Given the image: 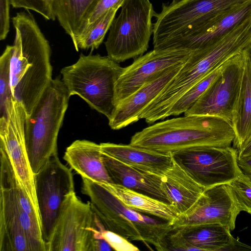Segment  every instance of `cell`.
<instances>
[{
    "mask_svg": "<svg viewBox=\"0 0 251 251\" xmlns=\"http://www.w3.org/2000/svg\"><path fill=\"white\" fill-rule=\"evenodd\" d=\"M15 29L10 66L13 98L28 116L52 80L51 49L33 15L22 11L12 18Z\"/></svg>",
    "mask_w": 251,
    "mask_h": 251,
    "instance_id": "obj_1",
    "label": "cell"
},
{
    "mask_svg": "<svg viewBox=\"0 0 251 251\" xmlns=\"http://www.w3.org/2000/svg\"><path fill=\"white\" fill-rule=\"evenodd\" d=\"M235 138L230 121L209 115H184L135 133L130 145L165 153L202 147H230Z\"/></svg>",
    "mask_w": 251,
    "mask_h": 251,
    "instance_id": "obj_2",
    "label": "cell"
},
{
    "mask_svg": "<svg viewBox=\"0 0 251 251\" xmlns=\"http://www.w3.org/2000/svg\"><path fill=\"white\" fill-rule=\"evenodd\" d=\"M82 179V193L89 198L93 210L106 229L129 241H141L149 248L150 244L157 251H165V239L173 229L170 223L128 208L99 183Z\"/></svg>",
    "mask_w": 251,
    "mask_h": 251,
    "instance_id": "obj_3",
    "label": "cell"
},
{
    "mask_svg": "<svg viewBox=\"0 0 251 251\" xmlns=\"http://www.w3.org/2000/svg\"><path fill=\"white\" fill-rule=\"evenodd\" d=\"M70 97L60 77L52 79L26 118L25 145L34 174L58 154V135Z\"/></svg>",
    "mask_w": 251,
    "mask_h": 251,
    "instance_id": "obj_4",
    "label": "cell"
},
{
    "mask_svg": "<svg viewBox=\"0 0 251 251\" xmlns=\"http://www.w3.org/2000/svg\"><path fill=\"white\" fill-rule=\"evenodd\" d=\"M123 70L107 55L81 54L61 74L70 96L77 95L109 120L116 108V85Z\"/></svg>",
    "mask_w": 251,
    "mask_h": 251,
    "instance_id": "obj_5",
    "label": "cell"
},
{
    "mask_svg": "<svg viewBox=\"0 0 251 251\" xmlns=\"http://www.w3.org/2000/svg\"><path fill=\"white\" fill-rule=\"evenodd\" d=\"M121 7L104 43L107 56L118 63L141 56L147 50L155 14L149 0H126Z\"/></svg>",
    "mask_w": 251,
    "mask_h": 251,
    "instance_id": "obj_6",
    "label": "cell"
},
{
    "mask_svg": "<svg viewBox=\"0 0 251 251\" xmlns=\"http://www.w3.org/2000/svg\"><path fill=\"white\" fill-rule=\"evenodd\" d=\"M247 0H173L155 12L153 44L192 33L232 6Z\"/></svg>",
    "mask_w": 251,
    "mask_h": 251,
    "instance_id": "obj_7",
    "label": "cell"
},
{
    "mask_svg": "<svg viewBox=\"0 0 251 251\" xmlns=\"http://www.w3.org/2000/svg\"><path fill=\"white\" fill-rule=\"evenodd\" d=\"M100 225L90 202L82 201L75 192L62 206L47 251H92L94 233Z\"/></svg>",
    "mask_w": 251,
    "mask_h": 251,
    "instance_id": "obj_8",
    "label": "cell"
},
{
    "mask_svg": "<svg viewBox=\"0 0 251 251\" xmlns=\"http://www.w3.org/2000/svg\"><path fill=\"white\" fill-rule=\"evenodd\" d=\"M34 183L42 237L47 246L65 201L75 192L72 170L62 163L58 154L54 155L34 174Z\"/></svg>",
    "mask_w": 251,
    "mask_h": 251,
    "instance_id": "obj_9",
    "label": "cell"
},
{
    "mask_svg": "<svg viewBox=\"0 0 251 251\" xmlns=\"http://www.w3.org/2000/svg\"><path fill=\"white\" fill-rule=\"evenodd\" d=\"M171 154L204 189L226 184L241 172L237 150L231 146L197 147Z\"/></svg>",
    "mask_w": 251,
    "mask_h": 251,
    "instance_id": "obj_10",
    "label": "cell"
},
{
    "mask_svg": "<svg viewBox=\"0 0 251 251\" xmlns=\"http://www.w3.org/2000/svg\"><path fill=\"white\" fill-rule=\"evenodd\" d=\"M243 50L226 61L219 75L184 115L213 116L231 122L243 77Z\"/></svg>",
    "mask_w": 251,
    "mask_h": 251,
    "instance_id": "obj_11",
    "label": "cell"
},
{
    "mask_svg": "<svg viewBox=\"0 0 251 251\" xmlns=\"http://www.w3.org/2000/svg\"><path fill=\"white\" fill-rule=\"evenodd\" d=\"M41 228L24 210L15 189L0 186V251H39L31 239Z\"/></svg>",
    "mask_w": 251,
    "mask_h": 251,
    "instance_id": "obj_12",
    "label": "cell"
},
{
    "mask_svg": "<svg viewBox=\"0 0 251 251\" xmlns=\"http://www.w3.org/2000/svg\"><path fill=\"white\" fill-rule=\"evenodd\" d=\"M193 51L154 50L139 56L124 70L116 85V106L169 68L185 62Z\"/></svg>",
    "mask_w": 251,
    "mask_h": 251,
    "instance_id": "obj_13",
    "label": "cell"
},
{
    "mask_svg": "<svg viewBox=\"0 0 251 251\" xmlns=\"http://www.w3.org/2000/svg\"><path fill=\"white\" fill-rule=\"evenodd\" d=\"M240 212L227 185L222 184L205 189L193 207L186 214L178 216L172 226L178 228L217 224L232 231Z\"/></svg>",
    "mask_w": 251,
    "mask_h": 251,
    "instance_id": "obj_14",
    "label": "cell"
},
{
    "mask_svg": "<svg viewBox=\"0 0 251 251\" xmlns=\"http://www.w3.org/2000/svg\"><path fill=\"white\" fill-rule=\"evenodd\" d=\"M251 16V0L235 5L206 23L201 32L186 37L168 39L153 45L154 50H208Z\"/></svg>",
    "mask_w": 251,
    "mask_h": 251,
    "instance_id": "obj_15",
    "label": "cell"
},
{
    "mask_svg": "<svg viewBox=\"0 0 251 251\" xmlns=\"http://www.w3.org/2000/svg\"><path fill=\"white\" fill-rule=\"evenodd\" d=\"M25 118L21 115L7 121L0 118V145L8 154L14 169L37 214L40 217L36 195L34 174L28 159L25 140Z\"/></svg>",
    "mask_w": 251,
    "mask_h": 251,
    "instance_id": "obj_16",
    "label": "cell"
},
{
    "mask_svg": "<svg viewBox=\"0 0 251 251\" xmlns=\"http://www.w3.org/2000/svg\"><path fill=\"white\" fill-rule=\"evenodd\" d=\"M184 63L166 70L119 103L112 118L108 120L110 128L119 130L140 120L144 110L162 92Z\"/></svg>",
    "mask_w": 251,
    "mask_h": 251,
    "instance_id": "obj_17",
    "label": "cell"
},
{
    "mask_svg": "<svg viewBox=\"0 0 251 251\" xmlns=\"http://www.w3.org/2000/svg\"><path fill=\"white\" fill-rule=\"evenodd\" d=\"M108 174L115 184L120 185L169 203L162 188V176L125 164L102 152Z\"/></svg>",
    "mask_w": 251,
    "mask_h": 251,
    "instance_id": "obj_18",
    "label": "cell"
},
{
    "mask_svg": "<svg viewBox=\"0 0 251 251\" xmlns=\"http://www.w3.org/2000/svg\"><path fill=\"white\" fill-rule=\"evenodd\" d=\"M63 159L82 178L98 183H113L104 164L100 144L76 140L66 148Z\"/></svg>",
    "mask_w": 251,
    "mask_h": 251,
    "instance_id": "obj_19",
    "label": "cell"
},
{
    "mask_svg": "<svg viewBox=\"0 0 251 251\" xmlns=\"http://www.w3.org/2000/svg\"><path fill=\"white\" fill-rule=\"evenodd\" d=\"M104 153L129 166L162 176L173 165L171 153L130 145L101 143Z\"/></svg>",
    "mask_w": 251,
    "mask_h": 251,
    "instance_id": "obj_20",
    "label": "cell"
},
{
    "mask_svg": "<svg viewBox=\"0 0 251 251\" xmlns=\"http://www.w3.org/2000/svg\"><path fill=\"white\" fill-rule=\"evenodd\" d=\"M162 188L178 216L186 214L204 190L174 160L162 176Z\"/></svg>",
    "mask_w": 251,
    "mask_h": 251,
    "instance_id": "obj_21",
    "label": "cell"
},
{
    "mask_svg": "<svg viewBox=\"0 0 251 251\" xmlns=\"http://www.w3.org/2000/svg\"><path fill=\"white\" fill-rule=\"evenodd\" d=\"M177 228L185 239L199 251H246L251 247L240 242L231 230L217 224H206Z\"/></svg>",
    "mask_w": 251,
    "mask_h": 251,
    "instance_id": "obj_22",
    "label": "cell"
},
{
    "mask_svg": "<svg viewBox=\"0 0 251 251\" xmlns=\"http://www.w3.org/2000/svg\"><path fill=\"white\" fill-rule=\"evenodd\" d=\"M243 53V77L231 121L235 133L233 148L237 150L251 135V56L246 49Z\"/></svg>",
    "mask_w": 251,
    "mask_h": 251,
    "instance_id": "obj_23",
    "label": "cell"
},
{
    "mask_svg": "<svg viewBox=\"0 0 251 251\" xmlns=\"http://www.w3.org/2000/svg\"><path fill=\"white\" fill-rule=\"evenodd\" d=\"M126 206L142 213L153 216L170 223L178 216L169 203L114 183H99Z\"/></svg>",
    "mask_w": 251,
    "mask_h": 251,
    "instance_id": "obj_24",
    "label": "cell"
},
{
    "mask_svg": "<svg viewBox=\"0 0 251 251\" xmlns=\"http://www.w3.org/2000/svg\"><path fill=\"white\" fill-rule=\"evenodd\" d=\"M100 0H53L54 16L73 44L84 22Z\"/></svg>",
    "mask_w": 251,
    "mask_h": 251,
    "instance_id": "obj_25",
    "label": "cell"
},
{
    "mask_svg": "<svg viewBox=\"0 0 251 251\" xmlns=\"http://www.w3.org/2000/svg\"><path fill=\"white\" fill-rule=\"evenodd\" d=\"M226 62L211 72L187 91L171 107L168 117L178 116L187 111L219 75Z\"/></svg>",
    "mask_w": 251,
    "mask_h": 251,
    "instance_id": "obj_26",
    "label": "cell"
},
{
    "mask_svg": "<svg viewBox=\"0 0 251 251\" xmlns=\"http://www.w3.org/2000/svg\"><path fill=\"white\" fill-rule=\"evenodd\" d=\"M118 9H112L93 24L82 35L78 38L74 45L75 50L98 49L102 43Z\"/></svg>",
    "mask_w": 251,
    "mask_h": 251,
    "instance_id": "obj_27",
    "label": "cell"
},
{
    "mask_svg": "<svg viewBox=\"0 0 251 251\" xmlns=\"http://www.w3.org/2000/svg\"><path fill=\"white\" fill-rule=\"evenodd\" d=\"M12 45L6 46L0 57V118L9 121L12 113L14 98L10 87V66Z\"/></svg>",
    "mask_w": 251,
    "mask_h": 251,
    "instance_id": "obj_28",
    "label": "cell"
},
{
    "mask_svg": "<svg viewBox=\"0 0 251 251\" xmlns=\"http://www.w3.org/2000/svg\"><path fill=\"white\" fill-rule=\"evenodd\" d=\"M241 211L251 215V181L241 171L238 176L226 184Z\"/></svg>",
    "mask_w": 251,
    "mask_h": 251,
    "instance_id": "obj_29",
    "label": "cell"
},
{
    "mask_svg": "<svg viewBox=\"0 0 251 251\" xmlns=\"http://www.w3.org/2000/svg\"><path fill=\"white\" fill-rule=\"evenodd\" d=\"M126 0H100L87 17L81 32L76 40L78 38L84 34L93 24L104 16L108 11L112 9H118Z\"/></svg>",
    "mask_w": 251,
    "mask_h": 251,
    "instance_id": "obj_30",
    "label": "cell"
},
{
    "mask_svg": "<svg viewBox=\"0 0 251 251\" xmlns=\"http://www.w3.org/2000/svg\"><path fill=\"white\" fill-rule=\"evenodd\" d=\"M10 4L16 8H23L40 14L48 20L54 21L52 9L53 0H9Z\"/></svg>",
    "mask_w": 251,
    "mask_h": 251,
    "instance_id": "obj_31",
    "label": "cell"
},
{
    "mask_svg": "<svg viewBox=\"0 0 251 251\" xmlns=\"http://www.w3.org/2000/svg\"><path fill=\"white\" fill-rule=\"evenodd\" d=\"M103 238L116 251H138L139 249L120 234L104 229L101 233Z\"/></svg>",
    "mask_w": 251,
    "mask_h": 251,
    "instance_id": "obj_32",
    "label": "cell"
},
{
    "mask_svg": "<svg viewBox=\"0 0 251 251\" xmlns=\"http://www.w3.org/2000/svg\"><path fill=\"white\" fill-rule=\"evenodd\" d=\"M199 251L189 244L177 228H173L165 239V251Z\"/></svg>",
    "mask_w": 251,
    "mask_h": 251,
    "instance_id": "obj_33",
    "label": "cell"
},
{
    "mask_svg": "<svg viewBox=\"0 0 251 251\" xmlns=\"http://www.w3.org/2000/svg\"><path fill=\"white\" fill-rule=\"evenodd\" d=\"M9 0H0V40H4L9 31Z\"/></svg>",
    "mask_w": 251,
    "mask_h": 251,
    "instance_id": "obj_34",
    "label": "cell"
},
{
    "mask_svg": "<svg viewBox=\"0 0 251 251\" xmlns=\"http://www.w3.org/2000/svg\"><path fill=\"white\" fill-rule=\"evenodd\" d=\"M238 164L241 171L251 181V157L238 158Z\"/></svg>",
    "mask_w": 251,
    "mask_h": 251,
    "instance_id": "obj_35",
    "label": "cell"
},
{
    "mask_svg": "<svg viewBox=\"0 0 251 251\" xmlns=\"http://www.w3.org/2000/svg\"><path fill=\"white\" fill-rule=\"evenodd\" d=\"M238 158L251 157V135L237 150Z\"/></svg>",
    "mask_w": 251,
    "mask_h": 251,
    "instance_id": "obj_36",
    "label": "cell"
},
{
    "mask_svg": "<svg viewBox=\"0 0 251 251\" xmlns=\"http://www.w3.org/2000/svg\"><path fill=\"white\" fill-rule=\"evenodd\" d=\"M245 49L251 56V43Z\"/></svg>",
    "mask_w": 251,
    "mask_h": 251,
    "instance_id": "obj_37",
    "label": "cell"
}]
</instances>
